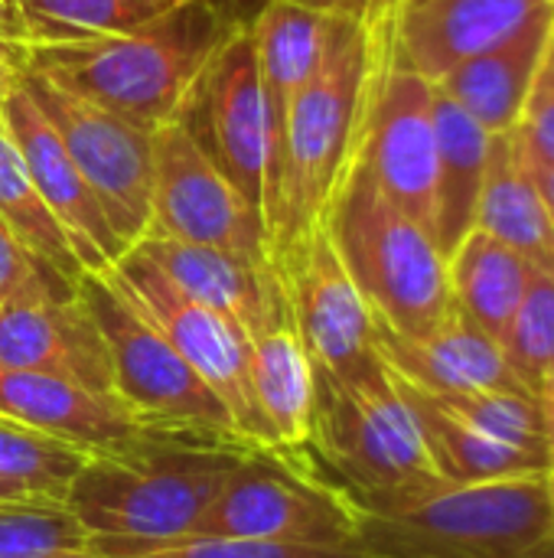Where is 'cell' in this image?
<instances>
[{"label":"cell","instance_id":"cell-1","mask_svg":"<svg viewBox=\"0 0 554 558\" xmlns=\"http://www.w3.org/2000/svg\"><path fill=\"white\" fill-rule=\"evenodd\" d=\"M255 451L235 438L144 428L137 438L85 458L65 494V510L91 546L183 539Z\"/></svg>","mask_w":554,"mask_h":558},{"label":"cell","instance_id":"cell-2","mask_svg":"<svg viewBox=\"0 0 554 558\" xmlns=\"http://www.w3.org/2000/svg\"><path fill=\"white\" fill-rule=\"evenodd\" d=\"M402 7L392 3L362 20L333 16L323 59L287 118L284 163L268 219L271 252L323 226L346 186L359 160L376 69Z\"/></svg>","mask_w":554,"mask_h":558},{"label":"cell","instance_id":"cell-3","mask_svg":"<svg viewBox=\"0 0 554 558\" xmlns=\"http://www.w3.org/2000/svg\"><path fill=\"white\" fill-rule=\"evenodd\" d=\"M235 26L242 23L216 0H180L124 33L29 46L23 69L157 131L186 114Z\"/></svg>","mask_w":554,"mask_h":558},{"label":"cell","instance_id":"cell-4","mask_svg":"<svg viewBox=\"0 0 554 558\" xmlns=\"http://www.w3.org/2000/svg\"><path fill=\"white\" fill-rule=\"evenodd\" d=\"M323 226L379 324L402 337H428L447 320V258L421 222L382 196L362 160Z\"/></svg>","mask_w":554,"mask_h":558},{"label":"cell","instance_id":"cell-5","mask_svg":"<svg viewBox=\"0 0 554 558\" xmlns=\"http://www.w3.org/2000/svg\"><path fill=\"white\" fill-rule=\"evenodd\" d=\"M340 474L356 504H372L444 484L431 464L418 415L389 366L333 379L317 373L310 448Z\"/></svg>","mask_w":554,"mask_h":558},{"label":"cell","instance_id":"cell-6","mask_svg":"<svg viewBox=\"0 0 554 558\" xmlns=\"http://www.w3.org/2000/svg\"><path fill=\"white\" fill-rule=\"evenodd\" d=\"M75 291L108 343L114 396L144 425L245 441L219 396L193 373V366L111 281L108 271H85Z\"/></svg>","mask_w":554,"mask_h":558},{"label":"cell","instance_id":"cell-7","mask_svg":"<svg viewBox=\"0 0 554 558\" xmlns=\"http://www.w3.org/2000/svg\"><path fill=\"white\" fill-rule=\"evenodd\" d=\"M193 536H238L300 546H356L359 507L317 477L304 454L255 451L209 504Z\"/></svg>","mask_w":554,"mask_h":558},{"label":"cell","instance_id":"cell-8","mask_svg":"<svg viewBox=\"0 0 554 558\" xmlns=\"http://www.w3.org/2000/svg\"><path fill=\"white\" fill-rule=\"evenodd\" d=\"M147 235L212 245L251 262H271L264 216L232 186L186 114L153 131V196Z\"/></svg>","mask_w":554,"mask_h":558},{"label":"cell","instance_id":"cell-9","mask_svg":"<svg viewBox=\"0 0 554 558\" xmlns=\"http://www.w3.org/2000/svg\"><path fill=\"white\" fill-rule=\"evenodd\" d=\"M104 271L219 396L238 435L258 451H274L251 392V337L229 317L176 291L140 248H127Z\"/></svg>","mask_w":554,"mask_h":558},{"label":"cell","instance_id":"cell-10","mask_svg":"<svg viewBox=\"0 0 554 558\" xmlns=\"http://www.w3.org/2000/svg\"><path fill=\"white\" fill-rule=\"evenodd\" d=\"M23 82L59 131L111 232L124 248H134L150 229L153 131H144L29 69H23Z\"/></svg>","mask_w":554,"mask_h":558},{"label":"cell","instance_id":"cell-11","mask_svg":"<svg viewBox=\"0 0 554 558\" xmlns=\"http://www.w3.org/2000/svg\"><path fill=\"white\" fill-rule=\"evenodd\" d=\"M294 327L320 376L349 379L379 366L376 317L346 271L327 226L271 252Z\"/></svg>","mask_w":554,"mask_h":558},{"label":"cell","instance_id":"cell-12","mask_svg":"<svg viewBox=\"0 0 554 558\" xmlns=\"http://www.w3.org/2000/svg\"><path fill=\"white\" fill-rule=\"evenodd\" d=\"M359 160L382 196L434 235V85L424 75L398 65L395 36L389 39L376 69Z\"/></svg>","mask_w":554,"mask_h":558},{"label":"cell","instance_id":"cell-13","mask_svg":"<svg viewBox=\"0 0 554 558\" xmlns=\"http://www.w3.org/2000/svg\"><path fill=\"white\" fill-rule=\"evenodd\" d=\"M193 105H202L209 144L232 186L264 216L271 177V131L261 95L251 23L235 26L206 69ZM268 226V222H264Z\"/></svg>","mask_w":554,"mask_h":558},{"label":"cell","instance_id":"cell-14","mask_svg":"<svg viewBox=\"0 0 554 558\" xmlns=\"http://www.w3.org/2000/svg\"><path fill=\"white\" fill-rule=\"evenodd\" d=\"M0 114L23 157L29 180L36 183L39 196L46 199V206L65 229L85 271L111 268L127 248L111 232L95 193L88 190L82 170L69 157L59 131L46 118L39 101L29 95L23 72L0 92Z\"/></svg>","mask_w":554,"mask_h":558},{"label":"cell","instance_id":"cell-15","mask_svg":"<svg viewBox=\"0 0 554 558\" xmlns=\"http://www.w3.org/2000/svg\"><path fill=\"white\" fill-rule=\"evenodd\" d=\"M0 363L114 396L108 343L75 288L0 304Z\"/></svg>","mask_w":554,"mask_h":558},{"label":"cell","instance_id":"cell-16","mask_svg":"<svg viewBox=\"0 0 554 558\" xmlns=\"http://www.w3.org/2000/svg\"><path fill=\"white\" fill-rule=\"evenodd\" d=\"M554 0H405L395 26L398 65L444 78L460 62L500 46Z\"/></svg>","mask_w":554,"mask_h":558},{"label":"cell","instance_id":"cell-17","mask_svg":"<svg viewBox=\"0 0 554 558\" xmlns=\"http://www.w3.org/2000/svg\"><path fill=\"white\" fill-rule=\"evenodd\" d=\"M0 415L82 451H104L137 438L144 425L118 396L62 376L0 363Z\"/></svg>","mask_w":554,"mask_h":558},{"label":"cell","instance_id":"cell-18","mask_svg":"<svg viewBox=\"0 0 554 558\" xmlns=\"http://www.w3.org/2000/svg\"><path fill=\"white\" fill-rule=\"evenodd\" d=\"M379 360L408 386L434 396L477 389H522L500 350V340L454 311L428 337H402L376 320Z\"/></svg>","mask_w":554,"mask_h":558},{"label":"cell","instance_id":"cell-19","mask_svg":"<svg viewBox=\"0 0 554 558\" xmlns=\"http://www.w3.org/2000/svg\"><path fill=\"white\" fill-rule=\"evenodd\" d=\"M134 248H140L176 291L229 317L248 337L264 327L281 298V278L271 262H251L235 252L163 235H144Z\"/></svg>","mask_w":554,"mask_h":558},{"label":"cell","instance_id":"cell-20","mask_svg":"<svg viewBox=\"0 0 554 558\" xmlns=\"http://www.w3.org/2000/svg\"><path fill=\"white\" fill-rule=\"evenodd\" d=\"M251 392L274 451L304 454L313 438L317 369L294 327L284 284L271 317L251 337Z\"/></svg>","mask_w":554,"mask_h":558},{"label":"cell","instance_id":"cell-21","mask_svg":"<svg viewBox=\"0 0 554 558\" xmlns=\"http://www.w3.org/2000/svg\"><path fill=\"white\" fill-rule=\"evenodd\" d=\"M554 33V3L532 13L500 46L460 62L434 85L457 101L483 131H513Z\"/></svg>","mask_w":554,"mask_h":558},{"label":"cell","instance_id":"cell-22","mask_svg":"<svg viewBox=\"0 0 554 558\" xmlns=\"http://www.w3.org/2000/svg\"><path fill=\"white\" fill-rule=\"evenodd\" d=\"M473 229L519 252L535 271L554 275V226L532 180L516 131L490 134V157Z\"/></svg>","mask_w":554,"mask_h":558},{"label":"cell","instance_id":"cell-23","mask_svg":"<svg viewBox=\"0 0 554 558\" xmlns=\"http://www.w3.org/2000/svg\"><path fill=\"white\" fill-rule=\"evenodd\" d=\"M434 85V82H431ZM434 128H438V177H434V242L444 258L473 232L490 131H483L457 101L434 85Z\"/></svg>","mask_w":554,"mask_h":558},{"label":"cell","instance_id":"cell-24","mask_svg":"<svg viewBox=\"0 0 554 558\" xmlns=\"http://www.w3.org/2000/svg\"><path fill=\"white\" fill-rule=\"evenodd\" d=\"M395 383H398V389L405 392V399L411 402V409L418 415L431 464H434V471H438V477L444 484H483V481H503V477L545 474L549 458H539V454H529L522 448L503 445V441L483 435L480 428H473L470 422H464L460 415H454L431 392H424L418 386H408L398 376H395Z\"/></svg>","mask_w":554,"mask_h":558},{"label":"cell","instance_id":"cell-25","mask_svg":"<svg viewBox=\"0 0 554 558\" xmlns=\"http://www.w3.org/2000/svg\"><path fill=\"white\" fill-rule=\"evenodd\" d=\"M532 275L535 268L519 252L480 229H473L447 258L451 298L457 311L496 340L516 314Z\"/></svg>","mask_w":554,"mask_h":558},{"label":"cell","instance_id":"cell-26","mask_svg":"<svg viewBox=\"0 0 554 558\" xmlns=\"http://www.w3.org/2000/svg\"><path fill=\"white\" fill-rule=\"evenodd\" d=\"M0 219L33 258H39L69 284H78L85 265L72 248L65 229L39 196L36 183L29 180L23 157L3 124V114H0Z\"/></svg>","mask_w":554,"mask_h":558},{"label":"cell","instance_id":"cell-27","mask_svg":"<svg viewBox=\"0 0 554 558\" xmlns=\"http://www.w3.org/2000/svg\"><path fill=\"white\" fill-rule=\"evenodd\" d=\"M10 13L26 49L111 36L157 16L131 0H10Z\"/></svg>","mask_w":554,"mask_h":558},{"label":"cell","instance_id":"cell-28","mask_svg":"<svg viewBox=\"0 0 554 558\" xmlns=\"http://www.w3.org/2000/svg\"><path fill=\"white\" fill-rule=\"evenodd\" d=\"M88 451L52 435L33 432L0 415V481L33 497L65 504V494L82 471Z\"/></svg>","mask_w":554,"mask_h":558},{"label":"cell","instance_id":"cell-29","mask_svg":"<svg viewBox=\"0 0 554 558\" xmlns=\"http://www.w3.org/2000/svg\"><path fill=\"white\" fill-rule=\"evenodd\" d=\"M500 350L516 383L535 396L545 369L554 360V275L535 271L516 314L509 317Z\"/></svg>","mask_w":554,"mask_h":558},{"label":"cell","instance_id":"cell-30","mask_svg":"<svg viewBox=\"0 0 554 558\" xmlns=\"http://www.w3.org/2000/svg\"><path fill=\"white\" fill-rule=\"evenodd\" d=\"M88 549L91 539L65 504H0V558H62Z\"/></svg>","mask_w":554,"mask_h":558},{"label":"cell","instance_id":"cell-31","mask_svg":"<svg viewBox=\"0 0 554 558\" xmlns=\"http://www.w3.org/2000/svg\"><path fill=\"white\" fill-rule=\"evenodd\" d=\"M434 396V392H431ZM441 399L454 415L480 428L483 435L522 448L529 454L549 458L539 405L535 396L526 389H477V392H454V396H434Z\"/></svg>","mask_w":554,"mask_h":558},{"label":"cell","instance_id":"cell-32","mask_svg":"<svg viewBox=\"0 0 554 558\" xmlns=\"http://www.w3.org/2000/svg\"><path fill=\"white\" fill-rule=\"evenodd\" d=\"M108 558H379L366 543L356 546H300L238 536H183L153 546H91Z\"/></svg>","mask_w":554,"mask_h":558},{"label":"cell","instance_id":"cell-33","mask_svg":"<svg viewBox=\"0 0 554 558\" xmlns=\"http://www.w3.org/2000/svg\"><path fill=\"white\" fill-rule=\"evenodd\" d=\"M513 131L532 160L554 167V33Z\"/></svg>","mask_w":554,"mask_h":558},{"label":"cell","instance_id":"cell-34","mask_svg":"<svg viewBox=\"0 0 554 558\" xmlns=\"http://www.w3.org/2000/svg\"><path fill=\"white\" fill-rule=\"evenodd\" d=\"M72 288L75 284L59 278L39 258H33L0 219V304L36 298V294H52V291H72Z\"/></svg>","mask_w":554,"mask_h":558},{"label":"cell","instance_id":"cell-35","mask_svg":"<svg viewBox=\"0 0 554 558\" xmlns=\"http://www.w3.org/2000/svg\"><path fill=\"white\" fill-rule=\"evenodd\" d=\"M26 65V43L10 10H0V92L23 72Z\"/></svg>","mask_w":554,"mask_h":558},{"label":"cell","instance_id":"cell-36","mask_svg":"<svg viewBox=\"0 0 554 558\" xmlns=\"http://www.w3.org/2000/svg\"><path fill=\"white\" fill-rule=\"evenodd\" d=\"M291 3L307 7V10H317V13H330V16L362 20L372 10H382V7H392V3H405V0H291Z\"/></svg>","mask_w":554,"mask_h":558},{"label":"cell","instance_id":"cell-37","mask_svg":"<svg viewBox=\"0 0 554 558\" xmlns=\"http://www.w3.org/2000/svg\"><path fill=\"white\" fill-rule=\"evenodd\" d=\"M535 405H539V422H542V438L549 454H554V360L545 369L539 389H535Z\"/></svg>","mask_w":554,"mask_h":558},{"label":"cell","instance_id":"cell-38","mask_svg":"<svg viewBox=\"0 0 554 558\" xmlns=\"http://www.w3.org/2000/svg\"><path fill=\"white\" fill-rule=\"evenodd\" d=\"M522 144V141H519ZM526 154V150H522ZM526 163H529V170H532V180H535V186H539V193H542V199H545V206H549V216H552V226H554V167L552 163H539V160H532L529 154H526Z\"/></svg>","mask_w":554,"mask_h":558},{"label":"cell","instance_id":"cell-39","mask_svg":"<svg viewBox=\"0 0 554 558\" xmlns=\"http://www.w3.org/2000/svg\"><path fill=\"white\" fill-rule=\"evenodd\" d=\"M229 16H235L238 23H251L271 0H216Z\"/></svg>","mask_w":554,"mask_h":558},{"label":"cell","instance_id":"cell-40","mask_svg":"<svg viewBox=\"0 0 554 558\" xmlns=\"http://www.w3.org/2000/svg\"><path fill=\"white\" fill-rule=\"evenodd\" d=\"M23 500H42V497H33V494H26V490H20L13 484H3L0 481V504H23Z\"/></svg>","mask_w":554,"mask_h":558},{"label":"cell","instance_id":"cell-41","mask_svg":"<svg viewBox=\"0 0 554 558\" xmlns=\"http://www.w3.org/2000/svg\"><path fill=\"white\" fill-rule=\"evenodd\" d=\"M131 3H137V7L147 10V13H163L167 7H173V3H180V0H131Z\"/></svg>","mask_w":554,"mask_h":558},{"label":"cell","instance_id":"cell-42","mask_svg":"<svg viewBox=\"0 0 554 558\" xmlns=\"http://www.w3.org/2000/svg\"><path fill=\"white\" fill-rule=\"evenodd\" d=\"M545 490H549V507H552V526H554V454H549V468H545Z\"/></svg>","mask_w":554,"mask_h":558},{"label":"cell","instance_id":"cell-43","mask_svg":"<svg viewBox=\"0 0 554 558\" xmlns=\"http://www.w3.org/2000/svg\"><path fill=\"white\" fill-rule=\"evenodd\" d=\"M62 558H108V556H101V553L88 549V553H75V556H62Z\"/></svg>","mask_w":554,"mask_h":558},{"label":"cell","instance_id":"cell-44","mask_svg":"<svg viewBox=\"0 0 554 558\" xmlns=\"http://www.w3.org/2000/svg\"><path fill=\"white\" fill-rule=\"evenodd\" d=\"M0 10H10V0H0Z\"/></svg>","mask_w":554,"mask_h":558}]
</instances>
